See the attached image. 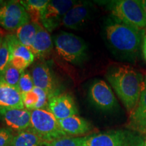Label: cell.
Listing matches in <instances>:
<instances>
[{"mask_svg":"<svg viewBox=\"0 0 146 146\" xmlns=\"http://www.w3.org/2000/svg\"><path fill=\"white\" fill-rule=\"evenodd\" d=\"M23 72L13 66L9 64L6 69L0 75V80L10 86L18 88V82Z\"/></svg>","mask_w":146,"mask_h":146,"instance_id":"obj_23","label":"cell"},{"mask_svg":"<svg viewBox=\"0 0 146 146\" xmlns=\"http://www.w3.org/2000/svg\"><path fill=\"white\" fill-rule=\"evenodd\" d=\"M106 77L127 112L131 114L137 105L145 78L141 72L125 64L110 67Z\"/></svg>","mask_w":146,"mask_h":146,"instance_id":"obj_1","label":"cell"},{"mask_svg":"<svg viewBox=\"0 0 146 146\" xmlns=\"http://www.w3.org/2000/svg\"><path fill=\"white\" fill-rule=\"evenodd\" d=\"M53 47L54 44L50 33L40 25L30 50L33 54L35 58H43L50 54Z\"/></svg>","mask_w":146,"mask_h":146,"instance_id":"obj_17","label":"cell"},{"mask_svg":"<svg viewBox=\"0 0 146 146\" xmlns=\"http://www.w3.org/2000/svg\"><path fill=\"white\" fill-rule=\"evenodd\" d=\"M10 52L6 40L3 38L0 45V75L10 64Z\"/></svg>","mask_w":146,"mask_h":146,"instance_id":"obj_25","label":"cell"},{"mask_svg":"<svg viewBox=\"0 0 146 146\" xmlns=\"http://www.w3.org/2000/svg\"><path fill=\"white\" fill-rule=\"evenodd\" d=\"M77 3L73 0L50 1L41 18V24L49 33L61 25L66 12Z\"/></svg>","mask_w":146,"mask_h":146,"instance_id":"obj_9","label":"cell"},{"mask_svg":"<svg viewBox=\"0 0 146 146\" xmlns=\"http://www.w3.org/2000/svg\"><path fill=\"white\" fill-rule=\"evenodd\" d=\"M141 1L142 6H143L144 12H145V16H146V0H143V1Z\"/></svg>","mask_w":146,"mask_h":146,"instance_id":"obj_29","label":"cell"},{"mask_svg":"<svg viewBox=\"0 0 146 146\" xmlns=\"http://www.w3.org/2000/svg\"><path fill=\"white\" fill-rule=\"evenodd\" d=\"M31 111L23 109L0 110V120L12 131L21 132L31 127Z\"/></svg>","mask_w":146,"mask_h":146,"instance_id":"obj_11","label":"cell"},{"mask_svg":"<svg viewBox=\"0 0 146 146\" xmlns=\"http://www.w3.org/2000/svg\"><path fill=\"white\" fill-rule=\"evenodd\" d=\"M5 1H2V0H0V9L2 8V6L3 5H4Z\"/></svg>","mask_w":146,"mask_h":146,"instance_id":"obj_30","label":"cell"},{"mask_svg":"<svg viewBox=\"0 0 146 146\" xmlns=\"http://www.w3.org/2000/svg\"><path fill=\"white\" fill-rule=\"evenodd\" d=\"M143 30L125 25L117 20H109L104 34L108 44L118 56L131 60L136 58L143 40Z\"/></svg>","mask_w":146,"mask_h":146,"instance_id":"obj_2","label":"cell"},{"mask_svg":"<svg viewBox=\"0 0 146 146\" xmlns=\"http://www.w3.org/2000/svg\"><path fill=\"white\" fill-rule=\"evenodd\" d=\"M54 46L58 54L72 64H81L87 57L85 41L76 35L62 31L55 36Z\"/></svg>","mask_w":146,"mask_h":146,"instance_id":"obj_3","label":"cell"},{"mask_svg":"<svg viewBox=\"0 0 146 146\" xmlns=\"http://www.w3.org/2000/svg\"><path fill=\"white\" fill-rule=\"evenodd\" d=\"M35 85L33 81L31 74L27 71H25L22 73L19 82H18V89L21 91L22 94L29 92L33 89Z\"/></svg>","mask_w":146,"mask_h":146,"instance_id":"obj_26","label":"cell"},{"mask_svg":"<svg viewBox=\"0 0 146 146\" xmlns=\"http://www.w3.org/2000/svg\"><path fill=\"white\" fill-rule=\"evenodd\" d=\"M127 128L141 134H146V78L137 105L130 114Z\"/></svg>","mask_w":146,"mask_h":146,"instance_id":"obj_14","label":"cell"},{"mask_svg":"<svg viewBox=\"0 0 146 146\" xmlns=\"http://www.w3.org/2000/svg\"><path fill=\"white\" fill-rule=\"evenodd\" d=\"M31 22L29 14L20 1H7L0 9V26L9 31H16Z\"/></svg>","mask_w":146,"mask_h":146,"instance_id":"obj_7","label":"cell"},{"mask_svg":"<svg viewBox=\"0 0 146 146\" xmlns=\"http://www.w3.org/2000/svg\"><path fill=\"white\" fill-rule=\"evenodd\" d=\"M143 146H146V137H145V141H144V145Z\"/></svg>","mask_w":146,"mask_h":146,"instance_id":"obj_32","label":"cell"},{"mask_svg":"<svg viewBox=\"0 0 146 146\" xmlns=\"http://www.w3.org/2000/svg\"><path fill=\"white\" fill-rule=\"evenodd\" d=\"M22 99L25 108L30 111L45 109L49 102L48 95L43 89L35 87L29 92L22 94Z\"/></svg>","mask_w":146,"mask_h":146,"instance_id":"obj_18","label":"cell"},{"mask_svg":"<svg viewBox=\"0 0 146 146\" xmlns=\"http://www.w3.org/2000/svg\"><path fill=\"white\" fill-rule=\"evenodd\" d=\"M91 14L90 3L77 2L65 14L62 25L68 29L79 30L90 20Z\"/></svg>","mask_w":146,"mask_h":146,"instance_id":"obj_12","label":"cell"},{"mask_svg":"<svg viewBox=\"0 0 146 146\" xmlns=\"http://www.w3.org/2000/svg\"><path fill=\"white\" fill-rule=\"evenodd\" d=\"M50 1L49 0H23L20 3L29 14L31 21L41 24V18Z\"/></svg>","mask_w":146,"mask_h":146,"instance_id":"obj_21","label":"cell"},{"mask_svg":"<svg viewBox=\"0 0 146 146\" xmlns=\"http://www.w3.org/2000/svg\"><path fill=\"white\" fill-rule=\"evenodd\" d=\"M91 103L100 110L112 111L118 107V102L111 87L103 80H96L89 89Z\"/></svg>","mask_w":146,"mask_h":146,"instance_id":"obj_8","label":"cell"},{"mask_svg":"<svg viewBox=\"0 0 146 146\" xmlns=\"http://www.w3.org/2000/svg\"><path fill=\"white\" fill-rule=\"evenodd\" d=\"M33 81L35 87L45 91L49 98L58 94H56V83L50 68L46 64H36L33 67L31 70Z\"/></svg>","mask_w":146,"mask_h":146,"instance_id":"obj_13","label":"cell"},{"mask_svg":"<svg viewBox=\"0 0 146 146\" xmlns=\"http://www.w3.org/2000/svg\"><path fill=\"white\" fill-rule=\"evenodd\" d=\"M85 137L66 136L49 142L45 146H84Z\"/></svg>","mask_w":146,"mask_h":146,"instance_id":"obj_24","label":"cell"},{"mask_svg":"<svg viewBox=\"0 0 146 146\" xmlns=\"http://www.w3.org/2000/svg\"><path fill=\"white\" fill-rule=\"evenodd\" d=\"M142 53L146 62V33L143 34V40H142Z\"/></svg>","mask_w":146,"mask_h":146,"instance_id":"obj_28","label":"cell"},{"mask_svg":"<svg viewBox=\"0 0 146 146\" xmlns=\"http://www.w3.org/2000/svg\"><path fill=\"white\" fill-rule=\"evenodd\" d=\"M110 9L114 19L139 30L146 29V16L141 1H114L110 3Z\"/></svg>","mask_w":146,"mask_h":146,"instance_id":"obj_5","label":"cell"},{"mask_svg":"<svg viewBox=\"0 0 146 146\" xmlns=\"http://www.w3.org/2000/svg\"><path fill=\"white\" fill-rule=\"evenodd\" d=\"M46 143L31 128L14 135L10 146H45Z\"/></svg>","mask_w":146,"mask_h":146,"instance_id":"obj_20","label":"cell"},{"mask_svg":"<svg viewBox=\"0 0 146 146\" xmlns=\"http://www.w3.org/2000/svg\"><path fill=\"white\" fill-rule=\"evenodd\" d=\"M8 43L10 52V59L12 58H21L32 64L35 56L30 49L24 46L18 41L15 34H10L5 37Z\"/></svg>","mask_w":146,"mask_h":146,"instance_id":"obj_19","label":"cell"},{"mask_svg":"<svg viewBox=\"0 0 146 146\" xmlns=\"http://www.w3.org/2000/svg\"><path fill=\"white\" fill-rule=\"evenodd\" d=\"M23 109L22 94L17 87L8 85L0 80V110Z\"/></svg>","mask_w":146,"mask_h":146,"instance_id":"obj_15","label":"cell"},{"mask_svg":"<svg viewBox=\"0 0 146 146\" xmlns=\"http://www.w3.org/2000/svg\"><path fill=\"white\" fill-rule=\"evenodd\" d=\"M142 134L131 130H115L85 136L84 146H143Z\"/></svg>","mask_w":146,"mask_h":146,"instance_id":"obj_4","label":"cell"},{"mask_svg":"<svg viewBox=\"0 0 146 146\" xmlns=\"http://www.w3.org/2000/svg\"><path fill=\"white\" fill-rule=\"evenodd\" d=\"M30 128L46 143L67 136L60 127L58 120L45 108L31 111Z\"/></svg>","mask_w":146,"mask_h":146,"instance_id":"obj_6","label":"cell"},{"mask_svg":"<svg viewBox=\"0 0 146 146\" xmlns=\"http://www.w3.org/2000/svg\"><path fill=\"white\" fill-rule=\"evenodd\" d=\"M14 136L11 129L8 127H0V146H10Z\"/></svg>","mask_w":146,"mask_h":146,"instance_id":"obj_27","label":"cell"},{"mask_svg":"<svg viewBox=\"0 0 146 146\" xmlns=\"http://www.w3.org/2000/svg\"><path fill=\"white\" fill-rule=\"evenodd\" d=\"M2 40H3V39L1 37V36H0V45H1V42H2Z\"/></svg>","mask_w":146,"mask_h":146,"instance_id":"obj_31","label":"cell"},{"mask_svg":"<svg viewBox=\"0 0 146 146\" xmlns=\"http://www.w3.org/2000/svg\"><path fill=\"white\" fill-rule=\"evenodd\" d=\"M40 25L41 24L35 23L31 21L18 28L16 31L15 35L20 43L30 49L35 39Z\"/></svg>","mask_w":146,"mask_h":146,"instance_id":"obj_22","label":"cell"},{"mask_svg":"<svg viewBox=\"0 0 146 146\" xmlns=\"http://www.w3.org/2000/svg\"><path fill=\"white\" fill-rule=\"evenodd\" d=\"M58 122L67 136H81L92 129V126L88 120L78 116H70L58 120Z\"/></svg>","mask_w":146,"mask_h":146,"instance_id":"obj_16","label":"cell"},{"mask_svg":"<svg viewBox=\"0 0 146 146\" xmlns=\"http://www.w3.org/2000/svg\"><path fill=\"white\" fill-rule=\"evenodd\" d=\"M47 107L58 120L76 116L78 112L73 98L67 94H56L51 97Z\"/></svg>","mask_w":146,"mask_h":146,"instance_id":"obj_10","label":"cell"}]
</instances>
